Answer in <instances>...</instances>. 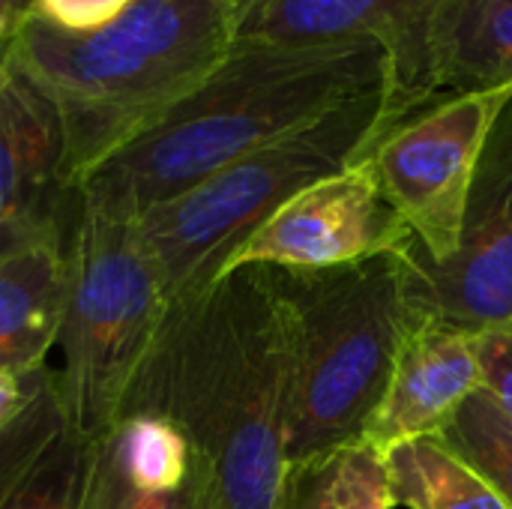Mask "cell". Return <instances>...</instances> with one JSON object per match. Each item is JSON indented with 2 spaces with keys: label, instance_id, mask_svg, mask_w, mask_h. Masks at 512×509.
I'll list each match as a JSON object with an SVG mask.
<instances>
[{
  "label": "cell",
  "instance_id": "obj_1",
  "mask_svg": "<svg viewBox=\"0 0 512 509\" xmlns=\"http://www.w3.org/2000/svg\"><path fill=\"white\" fill-rule=\"evenodd\" d=\"M288 405L291 312L279 270L240 267L165 309L123 414L180 429L204 509H273Z\"/></svg>",
  "mask_w": 512,
  "mask_h": 509
},
{
  "label": "cell",
  "instance_id": "obj_2",
  "mask_svg": "<svg viewBox=\"0 0 512 509\" xmlns=\"http://www.w3.org/2000/svg\"><path fill=\"white\" fill-rule=\"evenodd\" d=\"M381 87L387 54L375 45L237 39L192 93L78 180V201L135 222L219 168Z\"/></svg>",
  "mask_w": 512,
  "mask_h": 509
},
{
  "label": "cell",
  "instance_id": "obj_3",
  "mask_svg": "<svg viewBox=\"0 0 512 509\" xmlns=\"http://www.w3.org/2000/svg\"><path fill=\"white\" fill-rule=\"evenodd\" d=\"M234 42L231 0H135L90 33L27 15L3 60L57 108L75 189L90 168L192 93Z\"/></svg>",
  "mask_w": 512,
  "mask_h": 509
},
{
  "label": "cell",
  "instance_id": "obj_4",
  "mask_svg": "<svg viewBox=\"0 0 512 509\" xmlns=\"http://www.w3.org/2000/svg\"><path fill=\"white\" fill-rule=\"evenodd\" d=\"M291 405L285 465L360 441L411 333L429 321L411 294L408 252L285 273Z\"/></svg>",
  "mask_w": 512,
  "mask_h": 509
},
{
  "label": "cell",
  "instance_id": "obj_5",
  "mask_svg": "<svg viewBox=\"0 0 512 509\" xmlns=\"http://www.w3.org/2000/svg\"><path fill=\"white\" fill-rule=\"evenodd\" d=\"M384 90L342 102L315 123L219 168L141 213L132 228L174 306L207 291L234 252L297 192L351 168L375 138Z\"/></svg>",
  "mask_w": 512,
  "mask_h": 509
},
{
  "label": "cell",
  "instance_id": "obj_6",
  "mask_svg": "<svg viewBox=\"0 0 512 509\" xmlns=\"http://www.w3.org/2000/svg\"><path fill=\"white\" fill-rule=\"evenodd\" d=\"M165 309L162 285L132 222L93 213L78 201L57 384L84 438L96 441L120 420Z\"/></svg>",
  "mask_w": 512,
  "mask_h": 509
},
{
  "label": "cell",
  "instance_id": "obj_7",
  "mask_svg": "<svg viewBox=\"0 0 512 509\" xmlns=\"http://www.w3.org/2000/svg\"><path fill=\"white\" fill-rule=\"evenodd\" d=\"M512 90L450 93L372 138L363 165L429 261L459 249L462 222L489 132Z\"/></svg>",
  "mask_w": 512,
  "mask_h": 509
},
{
  "label": "cell",
  "instance_id": "obj_8",
  "mask_svg": "<svg viewBox=\"0 0 512 509\" xmlns=\"http://www.w3.org/2000/svg\"><path fill=\"white\" fill-rule=\"evenodd\" d=\"M408 267L411 294L429 321L474 336L512 333V96L483 147L459 249L429 261L414 243Z\"/></svg>",
  "mask_w": 512,
  "mask_h": 509
},
{
  "label": "cell",
  "instance_id": "obj_9",
  "mask_svg": "<svg viewBox=\"0 0 512 509\" xmlns=\"http://www.w3.org/2000/svg\"><path fill=\"white\" fill-rule=\"evenodd\" d=\"M414 243L411 228L387 204L369 171L351 165L285 201L234 252L225 273L240 267L333 270L378 255H402Z\"/></svg>",
  "mask_w": 512,
  "mask_h": 509
},
{
  "label": "cell",
  "instance_id": "obj_10",
  "mask_svg": "<svg viewBox=\"0 0 512 509\" xmlns=\"http://www.w3.org/2000/svg\"><path fill=\"white\" fill-rule=\"evenodd\" d=\"M438 6L441 0H255L237 21V39L381 48L387 54L384 114L375 132L381 135L435 102L429 30Z\"/></svg>",
  "mask_w": 512,
  "mask_h": 509
},
{
  "label": "cell",
  "instance_id": "obj_11",
  "mask_svg": "<svg viewBox=\"0 0 512 509\" xmlns=\"http://www.w3.org/2000/svg\"><path fill=\"white\" fill-rule=\"evenodd\" d=\"M480 390V336L423 321L405 342L363 441L387 453L405 441L438 438Z\"/></svg>",
  "mask_w": 512,
  "mask_h": 509
},
{
  "label": "cell",
  "instance_id": "obj_12",
  "mask_svg": "<svg viewBox=\"0 0 512 509\" xmlns=\"http://www.w3.org/2000/svg\"><path fill=\"white\" fill-rule=\"evenodd\" d=\"M78 192L66 177V135L51 99L0 63V240L72 216Z\"/></svg>",
  "mask_w": 512,
  "mask_h": 509
},
{
  "label": "cell",
  "instance_id": "obj_13",
  "mask_svg": "<svg viewBox=\"0 0 512 509\" xmlns=\"http://www.w3.org/2000/svg\"><path fill=\"white\" fill-rule=\"evenodd\" d=\"M90 471L93 441L75 429L45 366L27 408L0 429V509H84Z\"/></svg>",
  "mask_w": 512,
  "mask_h": 509
},
{
  "label": "cell",
  "instance_id": "obj_14",
  "mask_svg": "<svg viewBox=\"0 0 512 509\" xmlns=\"http://www.w3.org/2000/svg\"><path fill=\"white\" fill-rule=\"evenodd\" d=\"M75 216L78 210L0 240V372L45 369L60 342Z\"/></svg>",
  "mask_w": 512,
  "mask_h": 509
},
{
  "label": "cell",
  "instance_id": "obj_15",
  "mask_svg": "<svg viewBox=\"0 0 512 509\" xmlns=\"http://www.w3.org/2000/svg\"><path fill=\"white\" fill-rule=\"evenodd\" d=\"M435 99L512 90V0H441L429 30Z\"/></svg>",
  "mask_w": 512,
  "mask_h": 509
},
{
  "label": "cell",
  "instance_id": "obj_16",
  "mask_svg": "<svg viewBox=\"0 0 512 509\" xmlns=\"http://www.w3.org/2000/svg\"><path fill=\"white\" fill-rule=\"evenodd\" d=\"M192 480V450L180 429L153 414H123L93 441L87 507L126 495L177 492Z\"/></svg>",
  "mask_w": 512,
  "mask_h": 509
},
{
  "label": "cell",
  "instance_id": "obj_17",
  "mask_svg": "<svg viewBox=\"0 0 512 509\" xmlns=\"http://www.w3.org/2000/svg\"><path fill=\"white\" fill-rule=\"evenodd\" d=\"M273 509H396L387 459L360 438L291 462Z\"/></svg>",
  "mask_w": 512,
  "mask_h": 509
},
{
  "label": "cell",
  "instance_id": "obj_18",
  "mask_svg": "<svg viewBox=\"0 0 512 509\" xmlns=\"http://www.w3.org/2000/svg\"><path fill=\"white\" fill-rule=\"evenodd\" d=\"M390 492L405 509H510L492 483L438 438H417L384 453Z\"/></svg>",
  "mask_w": 512,
  "mask_h": 509
},
{
  "label": "cell",
  "instance_id": "obj_19",
  "mask_svg": "<svg viewBox=\"0 0 512 509\" xmlns=\"http://www.w3.org/2000/svg\"><path fill=\"white\" fill-rule=\"evenodd\" d=\"M438 441L480 471L512 509V420L486 390L459 408Z\"/></svg>",
  "mask_w": 512,
  "mask_h": 509
},
{
  "label": "cell",
  "instance_id": "obj_20",
  "mask_svg": "<svg viewBox=\"0 0 512 509\" xmlns=\"http://www.w3.org/2000/svg\"><path fill=\"white\" fill-rule=\"evenodd\" d=\"M132 3L135 0H33L30 15L69 33H90L120 18Z\"/></svg>",
  "mask_w": 512,
  "mask_h": 509
},
{
  "label": "cell",
  "instance_id": "obj_21",
  "mask_svg": "<svg viewBox=\"0 0 512 509\" xmlns=\"http://www.w3.org/2000/svg\"><path fill=\"white\" fill-rule=\"evenodd\" d=\"M480 372L483 390L512 420V333H483L480 336Z\"/></svg>",
  "mask_w": 512,
  "mask_h": 509
},
{
  "label": "cell",
  "instance_id": "obj_22",
  "mask_svg": "<svg viewBox=\"0 0 512 509\" xmlns=\"http://www.w3.org/2000/svg\"><path fill=\"white\" fill-rule=\"evenodd\" d=\"M93 509H204L192 480L177 492H150V495H126Z\"/></svg>",
  "mask_w": 512,
  "mask_h": 509
},
{
  "label": "cell",
  "instance_id": "obj_23",
  "mask_svg": "<svg viewBox=\"0 0 512 509\" xmlns=\"http://www.w3.org/2000/svg\"><path fill=\"white\" fill-rule=\"evenodd\" d=\"M39 372V369H36ZM36 372L18 375V372H0V429H6L30 402L33 378Z\"/></svg>",
  "mask_w": 512,
  "mask_h": 509
},
{
  "label": "cell",
  "instance_id": "obj_24",
  "mask_svg": "<svg viewBox=\"0 0 512 509\" xmlns=\"http://www.w3.org/2000/svg\"><path fill=\"white\" fill-rule=\"evenodd\" d=\"M30 9H33V0H0V51H6V45L12 42V36L18 33Z\"/></svg>",
  "mask_w": 512,
  "mask_h": 509
},
{
  "label": "cell",
  "instance_id": "obj_25",
  "mask_svg": "<svg viewBox=\"0 0 512 509\" xmlns=\"http://www.w3.org/2000/svg\"><path fill=\"white\" fill-rule=\"evenodd\" d=\"M231 3H234V9H237V21H240V15H243L255 0H231Z\"/></svg>",
  "mask_w": 512,
  "mask_h": 509
},
{
  "label": "cell",
  "instance_id": "obj_26",
  "mask_svg": "<svg viewBox=\"0 0 512 509\" xmlns=\"http://www.w3.org/2000/svg\"><path fill=\"white\" fill-rule=\"evenodd\" d=\"M0 63H3V51H0Z\"/></svg>",
  "mask_w": 512,
  "mask_h": 509
}]
</instances>
